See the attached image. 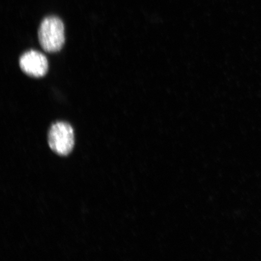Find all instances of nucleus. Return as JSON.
I'll return each mask as SVG.
<instances>
[{"instance_id":"obj_1","label":"nucleus","mask_w":261,"mask_h":261,"mask_svg":"<svg viewBox=\"0 0 261 261\" xmlns=\"http://www.w3.org/2000/svg\"><path fill=\"white\" fill-rule=\"evenodd\" d=\"M39 41L48 53L60 51L65 42L64 25L57 16H48L42 20L38 31Z\"/></svg>"},{"instance_id":"obj_2","label":"nucleus","mask_w":261,"mask_h":261,"mask_svg":"<svg viewBox=\"0 0 261 261\" xmlns=\"http://www.w3.org/2000/svg\"><path fill=\"white\" fill-rule=\"evenodd\" d=\"M49 146L57 154L65 156L72 151L74 145V130L67 122H58L54 124L49 130Z\"/></svg>"},{"instance_id":"obj_3","label":"nucleus","mask_w":261,"mask_h":261,"mask_svg":"<svg viewBox=\"0 0 261 261\" xmlns=\"http://www.w3.org/2000/svg\"><path fill=\"white\" fill-rule=\"evenodd\" d=\"M19 66L24 73L34 77L44 76L48 68L47 58L36 50L25 52L19 59Z\"/></svg>"}]
</instances>
